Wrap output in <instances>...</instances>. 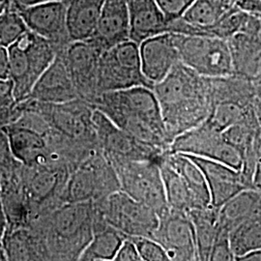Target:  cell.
<instances>
[{"mask_svg": "<svg viewBox=\"0 0 261 261\" xmlns=\"http://www.w3.org/2000/svg\"><path fill=\"white\" fill-rule=\"evenodd\" d=\"M259 17V16H258ZM260 18V29H259V33H258V36H259V38H260L261 40V17H259Z\"/></svg>", "mask_w": 261, "mask_h": 261, "instance_id": "53", "label": "cell"}, {"mask_svg": "<svg viewBox=\"0 0 261 261\" xmlns=\"http://www.w3.org/2000/svg\"><path fill=\"white\" fill-rule=\"evenodd\" d=\"M9 79L19 103L25 100L38 79L53 63L57 49L47 39L28 30L8 47Z\"/></svg>", "mask_w": 261, "mask_h": 261, "instance_id": "4", "label": "cell"}, {"mask_svg": "<svg viewBox=\"0 0 261 261\" xmlns=\"http://www.w3.org/2000/svg\"><path fill=\"white\" fill-rule=\"evenodd\" d=\"M172 34L181 63L204 77L216 79L232 75L226 39Z\"/></svg>", "mask_w": 261, "mask_h": 261, "instance_id": "9", "label": "cell"}, {"mask_svg": "<svg viewBox=\"0 0 261 261\" xmlns=\"http://www.w3.org/2000/svg\"><path fill=\"white\" fill-rule=\"evenodd\" d=\"M5 130L13 156L21 165L31 167L53 160L46 134L15 124L6 126Z\"/></svg>", "mask_w": 261, "mask_h": 261, "instance_id": "23", "label": "cell"}, {"mask_svg": "<svg viewBox=\"0 0 261 261\" xmlns=\"http://www.w3.org/2000/svg\"><path fill=\"white\" fill-rule=\"evenodd\" d=\"M235 260L248 252L261 250V212L244 221L229 232Z\"/></svg>", "mask_w": 261, "mask_h": 261, "instance_id": "33", "label": "cell"}, {"mask_svg": "<svg viewBox=\"0 0 261 261\" xmlns=\"http://www.w3.org/2000/svg\"><path fill=\"white\" fill-rule=\"evenodd\" d=\"M14 85L10 79L0 80V127L5 128L17 118Z\"/></svg>", "mask_w": 261, "mask_h": 261, "instance_id": "36", "label": "cell"}, {"mask_svg": "<svg viewBox=\"0 0 261 261\" xmlns=\"http://www.w3.org/2000/svg\"><path fill=\"white\" fill-rule=\"evenodd\" d=\"M2 245L7 260H48L42 238L29 226L7 229Z\"/></svg>", "mask_w": 261, "mask_h": 261, "instance_id": "26", "label": "cell"}, {"mask_svg": "<svg viewBox=\"0 0 261 261\" xmlns=\"http://www.w3.org/2000/svg\"><path fill=\"white\" fill-rule=\"evenodd\" d=\"M159 165L168 207L170 209L185 213H189L191 210L196 209L194 197L187 185L186 181L168 162L166 153L160 159Z\"/></svg>", "mask_w": 261, "mask_h": 261, "instance_id": "30", "label": "cell"}, {"mask_svg": "<svg viewBox=\"0 0 261 261\" xmlns=\"http://www.w3.org/2000/svg\"><path fill=\"white\" fill-rule=\"evenodd\" d=\"M71 171L68 166L53 160L31 167L21 165V178L30 204L29 224L64 203L63 193Z\"/></svg>", "mask_w": 261, "mask_h": 261, "instance_id": "7", "label": "cell"}, {"mask_svg": "<svg viewBox=\"0 0 261 261\" xmlns=\"http://www.w3.org/2000/svg\"><path fill=\"white\" fill-rule=\"evenodd\" d=\"M94 204L103 222L126 238H151L158 226L159 215L152 208L120 190Z\"/></svg>", "mask_w": 261, "mask_h": 261, "instance_id": "10", "label": "cell"}, {"mask_svg": "<svg viewBox=\"0 0 261 261\" xmlns=\"http://www.w3.org/2000/svg\"><path fill=\"white\" fill-rule=\"evenodd\" d=\"M113 261H141L136 244L132 238H126L122 242Z\"/></svg>", "mask_w": 261, "mask_h": 261, "instance_id": "41", "label": "cell"}, {"mask_svg": "<svg viewBox=\"0 0 261 261\" xmlns=\"http://www.w3.org/2000/svg\"><path fill=\"white\" fill-rule=\"evenodd\" d=\"M151 238L165 249L170 261L197 260L194 226L185 212L169 208L159 217Z\"/></svg>", "mask_w": 261, "mask_h": 261, "instance_id": "14", "label": "cell"}, {"mask_svg": "<svg viewBox=\"0 0 261 261\" xmlns=\"http://www.w3.org/2000/svg\"><path fill=\"white\" fill-rule=\"evenodd\" d=\"M238 261H261V250H256L248 252L245 255L239 257Z\"/></svg>", "mask_w": 261, "mask_h": 261, "instance_id": "48", "label": "cell"}, {"mask_svg": "<svg viewBox=\"0 0 261 261\" xmlns=\"http://www.w3.org/2000/svg\"><path fill=\"white\" fill-rule=\"evenodd\" d=\"M0 197L7 219V229L28 226L30 204L21 178L20 163L0 179Z\"/></svg>", "mask_w": 261, "mask_h": 261, "instance_id": "22", "label": "cell"}, {"mask_svg": "<svg viewBox=\"0 0 261 261\" xmlns=\"http://www.w3.org/2000/svg\"><path fill=\"white\" fill-rule=\"evenodd\" d=\"M92 119L98 147L111 164L138 160L159 161L165 154L135 139L97 110H94Z\"/></svg>", "mask_w": 261, "mask_h": 261, "instance_id": "13", "label": "cell"}, {"mask_svg": "<svg viewBox=\"0 0 261 261\" xmlns=\"http://www.w3.org/2000/svg\"><path fill=\"white\" fill-rule=\"evenodd\" d=\"M235 9L236 0H195L181 18L169 22V33L213 36L212 28Z\"/></svg>", "mask_w": 261, "mask_h": 261, "instance_id": "17", "label": "cell"}, {"mask_svg": "<svg viewBox=\"0 0 261 261\" xmlns=\"http://www.w3.org/2000/svg\"><path fill=\"white\" fill-rule=\"evenodd\" d=\"M187 156L193 160L203 172L210 193L211 205L216 208L224 205L228 199L243 190L251 188L240 170L213 160Z\"/></svg>", "mask_w": 261, "mask_h": 261, "instance_id": "19", "label": "cell"}, {"mask_svg": "<svg viewBox=\"0 0 261 261\" xmlns=\"http://www.w3.org/2000/svg\"><path fill=\"white\" fill-rule=\"evenodd\" d=\"M140 142L168 152V138L158 100L151 87L135 86L98 95L90 103Z\"/></svg>", "mask_w": 261, "mask_h": 261, "instance_id": "2", "label": "cell"}, {"mask_svg": "<svg viewBox=\"0 0 261 261\" xmlns=\"http://www.w3.org/2000/svg\"><path fill=\"white\" fill-rule=\"evenodd\" d=\"M141 261H170L165 249L150 237H134Z\"/></svg>", "mask_w": 261, "mask_h": 261, "instance_id": "37", "label": "cell"}, {"mask_svg": "<svg viewBox=\"0 0 261 261\" xmlns=\"http://www.w3.org/2000/svg\"><path fill=\"white\" fill-rule=\"evenodd\" d=\"M195 0H155L168 21L179 19Z\"/></svg>", "mask_w": 261, "mask_h": 261, "instance_id": "40", "label": "cell"}, {"mask_svg": "<svg viewBox=\"0 0 261 261\" xmlns=\"http://www.w3.org/2000/svg\"><path fill=\"white\" fill-rule=\"evenodd\" d=\"M119 190L114 168L98 149L71 171L63 193V202L95 203Z\"/></svg>", "mask_w": 261, "mask_h": 261, "instance_id": "5", "label": "cell"}, {"mask_svg": "<svg viewBox=\"0 0 261 261\" xmlns=\"http://www.w3.org/2000/svg\"><path fill=\"white\" fill-rule=\"evenodd\" d=\"M250 107L252 114L261 129V94L257 93L254 96Z\"/></svg>", "mask_w": 261, "mask_h": 261, "instance_id": "46", "label": "cell"}, {"mask_svg": "<svg viewBox=\"0 0 261 261\" xmlns=\"http://www.w3.org/2000/svg\"><path fill=\"white\" fill-rule=\"evenodd\" d=\"M130 40L140 45L148 38L168 33L167 17L155 0H128Z\"/></svg>", "mask_w": 261, "mask_h": 261, "instance_id": "24", "label": "cell"}, {"mask_svg": "<svg viewBox=\"0 0 261 261\" xmlns=\"http://www.w3.org/2000/svg\"><path fill=\"white\" fill-rule=\"evenodd\" d=\"M28 98L39 102L60 103L79 98L74 83L60 55L38 79Z\"/></svg>", "mask_w": 261, "mask_h": 261, "instance_id": "21", "label": "cell"}, {"mask_svg": "<svg viewBox=\"0 0 261 261\" xmlns=\"http://www.w3.org/2000/svg\"><path fill=\"white\" fill-rule=\"evenodd\" d=\"M170 141L206 121L213 111L210 79L178 63L152 87Z\"/></svg>", "mask_w": 261, "mask_h": 261, "instance_id": "1", "label": "cell"}, {"mask_svg": "<svg viewBox=\"0 0 261 261\" xmlns=\"http://www.w3.org/2000/svg\"><path fill=\"white\" fill-rule=\"evenodd\" d=\"M7 260V257H6V253L4 251V248H3V245L2 242L0 243V261H6Z\"/></svg>", "mask_w": 261, "mask_h": 261, "instance_id": "50", "label": "cell"}, {"mask_svg": "<svg viewBox=\"0 0 261 261\" xmlns=\"http://www.w3.org/2000/svg\"><path fill=\"white\" fill-rule=\"evenodd\" d=\"M219 209L210 205L187 213L194 226L197 260H209L219 228Z\"/></svg>", "mask_w": 261, "mask_h": 261, "instance_id": "29", "label": "cell"}, {"mask_svg": "<svg viewBox=\"0 0 261 261\" xmlns=\"http://www.w3.org/2000/svg\"><path fill=\"white\" fill-rule=\"evenodd\" d=\"M11 2H12V0H0V4H8Z\"/></svg>", "mask_w": 261, "mask_h": 261, "instance_id": "51", "label": "cell"}, {"mask_svg": "<svg viewBox=\"0 0 261 261\" xmlns=\"http://www.w3.org/2000/svg\"><path fill=\"white\" fill-rule=\"evenodd\" d=\"M125 239L123 234L107 224L94 231L79 260L112 261Z\"/></svg>", "mask_w": 261, "mask_h": 261, "instance_id": "32", "label": "cell"}, {"mask_svg": "<svg viewBox=\"0 0 261 261\" xmlns=\"http://www.w3.org/2000/svg\"><path fill=\"white\" fill-rule=\"evenodd\" d=\"M89 40L103 50L130 40L128 0H105L97 27Z\"/></svg>", "mask_w": 261, "mask_h": 261, "instance_id": "20", "label": "cell"}, {"mask_svg": "<svg viewBox=\"0 0 261 261\" xmlns=\"http://www.w3.org/2000/svg\"><path fill=\"white\" fill-rule=\"evenodd\" d=\"M18 10L28 30L47 39L62 53L72 42L67 28L66 1H51Z\"/></svg>", "mask_w": 261, "mask_h": 261, "instance_id": "16", "label": "cell"}, {"mask_svg": "<svg viewBox=\"0 0 261 261\" xmlns=\"http://www.w3.org/2000/svg\"><path fill=\"white\" fill-rule=\"evenodd\" d=\"M251 105V103H250ZM249 106L241 103H220L215 105L212 113L207 119L215 128L224 132L230 126L241 121L249 111Z\"/></svg>", "mask_w": 261, "mask_h": 261, "instance_id": "35", "label": "cell"}, {"mask_svg": "<svg viewBox=\"0 0 261 261\" xmlns=\"http://www.w3.org/2000/svg\"><path fill=\"white\" fill-rule=\"evenodd\" d=\"M105 0H66L67 28L72 41L93 35Z\"/></svg>", "mask_w": 261, "mask_h": 261, "instance_id": "27", "label": "cell"}, {"mask_svg": "<svg viewBox=\"0 0 261 261\" xmlns=\"http://www.w3.org/2000/svg\"><path fill=\"white\" fill-rule=\"evenodd\" d=\"M166 156L171 166L184 178L196 204V209L211 205V197L205 177L196 163L184 154L169 153Z\"/></svg>", "mask_w": 261, "mask_h": 261, "instance_id": "31", "label": "cell"}, {"mask_svg": "<svg viewBox=\"0 0 261 261\" xmlns=\"http://www.w3.org/2000/svg\"><path fill=\"white\" fill-rule=\"evenodd\" d=\"M96 222L93 202L63 203L30 222L42 238L48 260H79L90 242Z\"/></svg>", "mask_w": 261, "mask_h": 261, "instance_id": "3", "label": "cell"}, {"mask_svg": "<svg viewBox=\"0 0 261 261\" xmlns=\"http://www.w3.org/2000/svg\"><path fill=\"white\" fill-rule=\"evenodd\" d=\"M159 161H127L112 163V166L118 178L120 191L149 206L160 217L169 207Z\"/></svg>", "mask_w": 261, "mask_h": 261, "instance_id": "8", "label": "cell"}, {"mask_svg": "<svg viewBox=\"0 0 261 261\" xmlns=\"http://www.w3.org/2000/svg\"><path fill=\"white\" fill-rule=\"evenodd\" d=\"M28 103L47 121L49 128L68 140L98 147L93 127L92 106L82 99L48 103L27 98Z\"/></svg>", "mask_w": 261, "mask_h": 261, "instance_id": "11", "label": "cell"}, {"mask_svg": "<svg viewBox=\"0 0 261 261\" xmlns=\"http://www.w3.org/2000/svg\"><path fill=\"white\" fill-rule=\"evenodd\" d=\"M51 1H66V0H12L11 5L15 9H20V8H27V7L35 6V5L51 2Z\"/></svg>", "mask_w": 261, "mask_h": 261, "instance_id": "45", "label": "cell"}, {"mask_svg": "<svg viewBox=\"0 0 261 261\" xmlns=\"http://www.w3.org/2000/svg\"><path fill=\"white\" fill-rule=\"evenodd\" d=\"M28 31L18 10L7 4L0 13V46L8 48Z\"/></svg>", "mask_w": 261, "mask_h": 261, "instance_id": "34", "label": "cell"}, {"mask_svg": "<svg viewBox=\"0 0 261 261\" xmlns=\"http://www.w3.org/2000/svg\"><path fill=\"white\" fill-rule=\"evenodd\" d=\"M254 148V171L252 177V187L261 191V129L257 132L253 141Z\"/></svg>", "mask_w": 261, "mask_h": 261, "instance_id": "42", "label": "cell"}, {"mask_svg": "<svg viewBox=\"0 0 261 261\" xmlns=\"http://www.w3.org/2000/svg\"><path fill=\"white\" fill-rule=\"evenodd\" d=\"M232 75L254 82L261 73V40L258 35L237 32L227 39Z\"/></svg>", "mask_w": 261, "mask_h": 261, "instance_id": "25", "label": "cell"}, {"mask_svg": "<svg viewBox=\"0 0 261 261\" xmlns=\"http://www.w3.org/2000/svg\"><path fill=\"white\" fill-rule=\"evenodd\" d=\"M261 212V191L245 189L219 209V227L230 232L234 227Z\"/></svg>", "mask_w": 261, "mask_h": 261, "instance_id": "28", "label": "cell"}, {"mask_svg": "<svg viewBox=\"0 0 261 261\" xmlns=\"http://www.w3.org/2000/svg\"><path fill=\"white\" fill-rule=\"evenodd\" d=\"M19 162L14 158L5 128L0 127V179L7 174Z\"/></svg>", "mask_w": 261, "mask_h": 261, "instance_id": "39", "label": "cell"}, {"mask_svg": "<svg viewBox=\"0 0 261 261\" xmlns=\"http://www.w3.org/2000/svg\"><path fill=\"white\" fill-rule=\"evenodd\" d=\"M238 9L261 17V0H236Z\"/></svg>", "mask_w": 261, "mask_h": 261, "instance_id": "43", "label": "cell"}, {"mask_svg": "<svg viewBox=\"0 0 261 261\" xmlns=\"http://www.w3.org/2000/svg\"><path fill=\"white\" fill-rule=\"evenodd\" d=\"M139 47L142 73L153 85L165 79L181 62L172 33L148 38Z\"/></svg>", "mask_w": 261, "mask_h": 261, "instance_id": "18", "label": "cell"}, {"mask_svg": "<svg viewBox=\"0 0 261 261\" xmlns=\"http://www.w3.org/2000/svg\"><path fill=\"white\" fill-rule=\"evenodd\" d=\"M209 260H235L229 243V232L221 227L218 228V233L216 236V240L211 251Z\"/></svg>", "mask_w": 261, "mask_h": 261, "instance_id": "38", "label": "cell"}, {"mask_svg": "<svg viewBox=\"0 0 261 261\" xmlns=\"http://www.w3.org/2000/svg\"><path fill=\"white\" fill-rule=\"evenodd\" d=\"M9 79L8 48L0 46V80Z\"/></svg>", "mask_w": 261, "mask_h": 261, "instance_id": "44", "label": "cell"}, {"mask_svg": "<svg viewBox=\"0 0 261 261\" xmlns=\"http://www.w3.org/2000/svg\"><path fill=\"white\" fill-rule=\"evenodd\" d=\"M6 229H7V219H6L4 207H3L1 197H0V243L2 242L3 236L6 232Z\"/></svg>", "mask_w": 261, "mask_h": 261, "instance_id": "47", "label": "cell"}, {"mask_svg": "<svg viewBox=\"0 0 261 261\" xmlns=\"http://www.w3.org/2000/svg\"><path fill=\"white\" fill-rule=\"evenodd\" d=\"M168 152L213 160L237 170L242 168L241 154L225 140L223 132L208 120L177 136Z\"/></svg>", "mask_w": 261, "mask_h": 261, "instance_id": "12", "label": "cell"}, {"mask_svg": "<svg viewBox=\"0 0 261 261\" xmlns=\"http://www.w3.org/2000/svg\"><path fill=\"white\" fill-rule=\"evenodd\" d=\"M135 86L153 87L141 70L139 44L128 40L103 50L97 71L98 95Z\"/></svg>", "mask_w": 261, "mask_h": 261, "instance_id": "6", "label": "cell"}, {"mask_svg": "<svg viewBox=\"0 0 261 261\" xmlns=\"http://www.w3.org/2000/svg\"><path fill=\"white\" fill-rule=\"evenodd\" d=\"M253 84H254V86H255V89H256L257 93L261 94V73L259 76L253 82Z\"/></svg>", "mask_w": 261, "mask_h": 261, "instance_id": "49", "label": "cell"}, {"mask_svg": "<svg viewBox=\"0 0 261 261\" xmlns=\"http://www.w3.org/2000/svg\"><path fill=\"white\" fill-rule=\"evenodd\" d=\"M9 4V3H8ZM7 4H0V13L2 12V10L4 9L5 8V6H6Z\"/></svg>", "mask_w": 261, "mask_h": 261, "instance_id": "52", "label": "cell"}, {"mask_svg": "<svg viewBox=\"0 0 261 261\" xmlns=\"http://www.w3.org/2000/svg\"><path fill=\"white\" fill-rule=\"evenodd\" d=\"M89 39L72 41L65 49L57 55L62 56L74 83L79 98L91 103L98 96L97 71L100 56L103 53Z\"/></svg>", "mask_w": 261, "mask_h": 261, "instance_id": "15", "label": "cell"}]
</instances>
